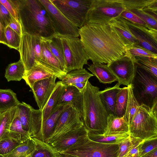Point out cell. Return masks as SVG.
I'll return each instance as SVG.
<instances>
[{"instance_id": "836d02e7", "label": "cell", "mask_w": 157, "mask_h": 157, "mask_svg": "<svg viewBox=\"0 0 157 157\" xmlns=\"http://www.w3.org/2000/svg\"><path fill=\"white\" fill-rule=\"evenodd\" d=\"M128 87V100L126 110L124 117L128 126L132 118L140 104L134 95L132 83L127 86Z\"/></svg>"}, {"instance_id": "f546056e", "label": "cell", "mask_w": 157, "mask_h": 157, "mask_svg": "<svg viewBox=\"0 0 157 157\" xmlns=\"http://www.w3.org/2000/svg\"><path fill=\"white\" fill-rule=\"evenodd\" d=\"M35 149V144L31 137L20 143L9 153L0 157H31Z\"/></svg>"}, {"instance_id": "f6af8a7d", "label": "cell", "mask_w": 157, "mask_h": 157, "mask_svg": "<svg viewBox=\"0 0 157 157\" xmlns=\"http://www.w3.org/2000/svg\"><path fill=\"white\" fill-rule=\"evenodd\" d=\"M119 16L128 20L135 24L144 26L148 29H152L149 27L144 21L139 17L126 9L123 11Z\"/></svg>"}, {"instance_id": "ab89813d", "label": "cell", "mask_w": 157, "mask_h": 157, "mask_svg": "<svg viewBox=\"0 0 157 157\" xmlns=\"http://www.w3.org/2000/svg\"><path fill=\"white\" fill-rule=\"evenodd\" d=\"M144 140L130 136L119 144V150L117 157H122L135 146L137 145Z\"/></svg>"}, {"instance_id": "484cf974", "label": "cell", "mask_w": 157, "mask_h": 157, "mask_svg": "<svg viewBox=\"0 0 157 157\" xmlns=\"http://www.w3.org/2000/svg\"><path fill=\"white\" fill-rule=\"evenodd\" d=\"M129 133L128 125L124 117L118 118L114 115L109 114L107 127L105 135H114Z\"/></svg>"}, {"instance_id": "9f6ffc18", "label": "cell", "mask_w": 157, "mask_h": 157, "mask_svg": "<svg viewBox=\"0 0 157 157\" xmlns=\"http://www.w3.org/2000/svg\"><path fill=\"white\" fill-rule=\"evenodd\" d=\"M122 157H127L125 155L123 156Z\"/></svg>"}, {"instance_id": "74e56055", "label": "cell", "mask_w": 157, "mask_h": 157, "mask_svg": "<svg viewBox=\"0 0 157 157\" xmlns=\"http://www.w3.org/2000/svg\"><path fill=\"white\" fill-rule=\"evenodd\" d=\"M16 110V106L0 113V140L8 132Z\"/></svg>"}, {"instance_id": "f5cc1de1", "label": "cell", "mask_w": 157, "mask_h": 157, "mask_svg": "<svg viewBox=\"0 0 157 157\" xmlns=\"http://www.w3.org/2000/svg\"><path fill=\"white\" fill-rule=\"evenodd\" d=\"M140 157H157V148L153 149Z\"/></svg>"}, {"instance_id": "7a4b0ae2", "label": "cell", "mask_w": 157, "mask_h": 157, "mask_svg": "<svg viewBox=\"0 0 157 157\" xmlns=\"http://www.w3.org/2000/svg\"><path fill=\"white\" fill-rule=\"evenodd\" d=\"M22 33L48 38L55 34L48 13L39 0H13Z\"/></svg>"}, {"instance_id": "f1b7e54d", "label": "cell", "mask_w": 157, "mask_h": 157, "mask_svg": "<svg viewBox=\"0 0 157 157\" xmlns=\"http://www.w3.org/2000/svg\"><path fill=\"white\" fill-rule=\"evenodd\" d=\"M94 76L85 68H82L67 73L61 81L63 85L67 86L76 83L86 82L90 78Z\"/></svg>"}, {"instance_id": "ffe728a7", "label": "cell", "mask_w": 157, "mask_h": 157, "mask_svg": "<svg viewBox=\"0 0 157 157\" xmlns=\"http://www.w3.org/2000/svg\"><path fill=\"white\" fill-rule=\"evenodd\" d=\"M70 106V105H59L55 111L43 123L40 132L34 137L47 143L59 116Z\"/></svg>"}, {"instance_id": "816d5d0a", "label": "cell", "mask_w": 157, "mask_h": 157, "mask_svg": "<svg viewBox=\"0 0 157 157\" xmlns=\"http://www.w3.org/2000/svg\"><path fill=\"white\" fill-rule=\"evenodd\" d=\"M5 28L0 22V43L6 44V40L4 33Z\"/></svg>"}, {"instance_id": "8fae6325", "label": "cell", "mask_w": 157, "mask_h": 157, "mask_svg": "<svg viewBox=\"0 0 157 157\" xmlns=\"http://www.w3.org/2000/svg\"><path fill=\"white\" fill-rule=\"evenodd\" d=\"M107 65L117 78L120 84L127 86L132 83L137 67L135 58L127 51L124 56Z\"/></svg>"}, {"instance_id": "30bf717a", "label": "cell", "mask_w": 157, "mask_h": 157, "mask_svg": "<svg viewBox=\"0 0 157 157\" xmlns=\"http://www.w3.org/2000/svg\"><path fill=\"white\" fill-rule=\"evenodd\" d=\"M46 9L55 34L67 37H78L79 28L67 18L51 0H39Z\"/></svg>"}, {"instance_id": "5bb4252c", "label": "cell", "mask_w": 157, "mask_h": 157, "mask_svg": "<svg viewBox=\"0 0 157 157\" xmlns=\"http://www.w3.org/2000/svg\"><path fill=\"white\" fill-rule=\"evenodd\" d=\"M119 17L138 41V46L157 54V30L135 24Z\"/></svg>"}, {"instance_id": "44dd1931", "label": "cell", "mask_w": 157, "mask_h": 157, "mask_svg": "<svg viewBox=\"0 0 157 157\" xmlns=\"http://www.w3.org/2000/svg\"><path fill=\"white\" fill-rule=\"evenodd\" d=\"M108 25L114 30L126 48L134 45L138 46V41L130 32L119 16L112 19Z\"/></svg>"}, {"instance_id": "4dcf8cb0", "label": "cell", "mask_w": 157, "mask_h": 157, "mask_svg": "<svg viewBox=\"0 0 157 157\" xmlns=\"http://www.w3.org/2000/svg\"><path fill=\"white\" fill-rule=\"evenodd\" d=\"M35 146V151L31 157H60L59 153L50 144L34 137H31Z\"/></svg>"}, {"instance_id": "1f68e13d", "label": "cell", "mask_w": 157, "mask_h": 157, "mask_svg": "<svg viewBox=\"0 0 157 157\" xmlns=\"http://www.w3.org/2000/svg\"><path fill=\"white\" fill-rule=\"evenodd\" d=\"M20 103L12 90L0 89V113L17 106Z\"/></svg>"}, {"instance_id": "603a6c76", "label": "cell", "mask_w": 157, "mask_h": 157, "mask_svg": "<svg viewBox=\"0 0 157 157\" xmlns=\"http://www.w3.org/2000/svg\"><path fill=\"white\" fill-rule=\"evenodd\" d=\"M41 48L42 60L44 62L52 68L57 75V78L61 80L67 73L60 62L47 47L43 37H41Z\"/></svg>"}, {"instance_id": "7402d4cb", "label": "cell", "mask_w": 157, "mask_h": 157, "mask_svg": "<svg viewBox=\"0 0 157 157\" xmlns=\"http://www.w3.org/2000/svg\"><path fill=\"white\" fill-rule=\"evenodd\" d=\"M65 87L66 86L61 81L56 83L54 89L42 110V125L58 106L59 103Z\"/></svg>"}, {"instance_id": "7bdbcfd3", "label": "cell", "mask_w": 157, "mask_h": 157, "mask_svg": "<svg viewBox=\"0 0 157 157\" xmlns=\"http://www.w3.org/2000/svg\"><path fill=\"white\" fill-rule=\"evenodd\" d=\"M20 144L7 135L0 140V155L9 153Z\"/></svg>"}, {"instance_id": "d590c367", "label": "cell", "mask_w": 157, "mask_h": 157, "mask_svg": "<svg viewBox=\"0 0 157 157\" xmlns=\"http://www.w3.org/2000/svg\"><path fill=\"white\" fill-rule=\"evenodd\" d=\"M129 133L114 135H96L88 133V136L91 140L98 142L109 144H119L129 136Z\"/></svg>"}, {"instance_id": "681fc988", "label": "cell", "mask_w": 157, "mask_h": 157, "mask_svg": "<svg viewBox=\"0 0 157 157\" xmlns=\"http://www.w3.org/2000/svg\"><path fill=\"white\" fill-rule=\"evenodd\" d=\"M7 26L10 27L21 36L22 35V28L19 21L14 19Z\"/></svg>"}, {"instance_id": "9a60e30c", "label": "cell", "mask_w": 157, "mask_h": 157, "mask_svg": "<svg viewBox=\"0 0 157 157\" xmlns=\"http://www.w3.org/2000/svg\"><path fill=\"white\" fill-rule=\"evenodd\" d=\"M57 76L53 75L35 82L30 91L40 109L42 110L55 88Z\"/></svg>"}, {"instance_id": "c3c4849f", "label": "cell", "mask_w": 157, "mask_h": 157, "mask_svg": "<svg viewBox=\"0 0 157 157\" xmlns=\"http://www.w3.org/2000/svg\"><path fill=\"white\" fill-rule=\"evenodd\" d=\"M0 2L6 8L14 18L19 21L17 9L13 0H0Z\"/></svg>"}, {"instance_id": "ac0fdd59", "label": "cell", "mask_w": 157, "mask_h": 157, "mask_svg": "<svg viewBox=\"0 0 157 157\" xmlns=\"http://www.w3.org/2000/svg\"><path fill=\"white\" fill-rule=\"evenodd\" d=\"M57 75L51 67L43 62L37 61L31 69L26 72L23 79L32 89L36 82Z\"/></svg>"}, {"instance_id": "2e32d148", "label": "cell", "mask_w": 157, "mask_h": 157, "mask_svg": "<svg viewBox=\"0 0 157 157\" xmlns=\"http://www.w3.org/2000/svg\"><path fill=\"white\" fill-rule=\"evenodd\" d=\"M140 68H137L135 76L141 90V96L142 98L150 100L151 107L154 101L157 99V84L156 80L147 72H144Z\"/></svg>"}, {"instance_id": "b9f144b4", "label": "cell", "mask_w": 157, "mask_h": 157, "mask_svg": "<svg viewBox=\"0 0 157 157\" xmlns=\"http://www.w3.org/2000/svg\"><path fill=\"white\" fill-rule=\"evenodd\" d=\"M126 51L133 57H147L157 59V54L137 45L126 48Z\"/></svg>"}, {"instance_id": "d6a6232c", "label": "cell", "mask_w": 157, "mask_h": 157, "mask_svg": "<svg viewBox=\"0 0 157 157\" xmlns=\"http://www.w3.org/2000/svg\"><path fill=\"white\" fill-rule=\"evenodd\" d=\"M25 73V66L20 59L18 61L8 66L6 69L5 77L8 82L20 81L23 79Z\"/></svg>"}, {"instance_id": "d4e9b609", "label": "cell", "mask_w": 157, "mask_h": 157, "mask_svg": "<svg viewBox=\"0 0 157 157\" xmlns=\"http://www.w3.org/2000/svg\"><path fill=\"white\" fill-rule=\"evenodd\" d=\"M117 83L114 86L99 92V94L108 114L114 115V107L117 94L120 89Z\"/></svg>"}, {"instance_id": "8992f818", "label": "cell", "mask_w": 157, "mask_h": 157, "mask_svg": "<svg viewBox=\"0 0 157 157\" xmlns=\"http://www.w3.org/2000/svg\"><path fill=\"white\" fill-rule=\"evenodd\" d=\"M119 144H104L93 141L88 135L65 151L78 157H117Z\"/></svg>"}, {"instance_id": "ee69618b", "label": "cell", "mask_w": 157, "mask_h": 157, "mask_svg": "<svg viewBox=\"0 0 157 157\" xmlns=\"http://www.w3.org/2000/svg\"><path fill=\"white\" fill-rule=\"evenodd\" d=\"M128 10L139 17L150 28L157 30V20L142 9H132Z\"/></svg>"}, {"instance_id": "7c38bea8", "label": "cell", "mask_w": 157, "mask_h": 157, "mask_svg": "<svg viewBox=\"0 0 157 157\" xmlns=\"http://www.w3.org/2000/svg\"><path fill=\"white\" fill-rule=\"evenodd\" d=\"M83 125L77 111L71 105L61 114L47 143L50 144L68 132Z\"/></svg>"}, {"instance_id": "3957f363", "label": "cell", "mask_w": 157, "mask_h": 157, "mask_svg": "<svg viewBox=\"0 0 157 157\" xmlns=\"http://www.w3.org/2000/svg\"><path fill=\"white\" fill-rule=\"evenodd\" d=\"M99 88L88 80L82 91L83 98L81 121L88 133L103 135L107 127L109 115L99 94Z\"/></svg>"}, {"instance_id": "4fadbf2b", "label": "cell", "mask_w": 157, "mask_h": 157, "mask_svg": "<svg viewBox=\"0 0 157 157\" xmlns=\"http://www.w3.org/2000/svg\"><path fill=\"white\" fill-rule=\"evenodd\" d=\"M16 112L24 130L31 137H35L41 127L42 111L22 102L17 106Z\"/></svg>"}, {"instance_id": "d6986e66", "label": "cell", "mask_w": 157, "mask_h": 157, "mask_svg": "<svg viewBox=\"0 0 157 157\" xmlns=\"http://www.w3.org/2000/svg\"><path fill=\"white\" fill-rule=\"evenodd\" d=\"M70 105L78 112L80 119L82 116L83 98L82 92L72 86H66L58 105Z\"/></svg>"}, {"instance_id": "db71d44e", "label": "cell", "mask_w": 157, "mask_h": 157, "mask_svg": "<svg viewBox=\"0 0 157 157\" xmlns=\"http://www.w3.org/2000/svg\"><path fill=\"white\" fill-rule=\"evenodd\" d=\"M86 82L76 83L73 84L72 86L75 87L80 91L82 92L86 85Z\"/></svg>"}, {"instance_id": "8d00e7d4", "label": "cell", "mask_w": 157, "mask_h": 157, "mask_svg": "<svg viewBox=\"0 0 157 157\" xmlns=\"http://www.w3.org/2000/svg\"><path fill=\"white\" fill-rule=\"evenodd\" d=\"M137 67L144 70L156 80L157 77V59L135 57Z\"/></svg>"}, {"instance_id": "11a10c76", "label": "cell", "mask_w": 157, "mask_h": 157, "mask_svg": "<svg viewBox=\"0 0 157 157\" xmlns=\"http://www.w3.org/2000/svg\"><path fill=\"white\" fill-rule=\"evenodd\" d=\"M59 154L60 157H78L63 153H59Z\"/></svg>"}, {"instance_id": "60d3db41", "label": "cell", "mask_w": 157, "mask_h": 157, "mask_svg": "<svg viewBox=\"0 0 157 157\" xmlns=\"http://www.w3.org/2000/svg\"><path fill=\"white\" fill-rule=\"evenodd\" d=\"M126 9H143L148 7L157 0H122Z\"/></svg>"}, {"instance_id": "6da1fadb", "label": "cell", "mask_w": 157, "mask_h": 157, "mask_svg": "<svg viewBox=\"0 0 157 157\" xmlns=\"http://www.w3.org/2000/svg\"><path fill=\"white\" fill-rule=\"evenodd\" d=\"M80 40L93 63L108 64L124 56L126 48L111 26L94 23L79 29Z\"/></svg>"}, {"instance_id": "277c9868", "label": "cell", "mask_w": 157, "mask_h": 157, "mask_svg": "<svg viewBox=\"0 0 157 157\" xmlns=\"http://www.w3.org/2000/svg\"><path fill=\"white\" fill-rule=\"evenodd\" d=\"M157 103L140 104L129 125L130 135L144 140L157 138Z\"/></svg>"}, {"instance_id": "7dc6e473", "label": "cell", "mask_w": 157, "mask_h": 157, "mask_svg": "<svg viewBox=\"0 0 157 157\" xmlns=\"http://www.w3.org/2000/svg\"><path fill=\"white\" fill-rule=\"evenodd\" d=\"M14 19L7 10L0 2V22L3 26L5 28L7 27Z\"/></svg>"}, {"instance_id": "e0dca14e", "label": "cell", "mask_w": 157, "mask_h": 157, "mask_svg": "<svg viewBox=\"0 0 157 157\" xmlns=\"http://www.w3.org/2000/svg\"><path fill=\"white\" fill-rule=\"evenodd\" d=\"M88 132L83 125L68 132L50 144L56 151L61 153L86 136Z\"/></svg>"}, {"instance_id": "bcb514c9", "label": "cell", "mask_w": 157, "mask_h": 157, "mask_svg": "<svg viewBox=\"0 0 157 157\" xmlns=\"http://www.w3.org/2000/svg\"><path fill=\"white\" fill-rule=\"evenodd\" d=\"M157 148V138L144 141L139 145L140 157Z\"/></svg>"}, {"instance_id": "cb8c5ba5", "label": "cell", "mask_w": 157, "mask_h": 157, "mask_svg": "<svg viewBox=\"0 0 157 157\" xmlns=\"http://www.w3.org/2000/svg\"><path fill=\"white\" fill-rule=\"evenodd\" d=\"M87 69L104 84L111 83L117 81V79L108 67L107 65L99 63H93Z\"/></svg>"}, {"instance_id": "f907efd6", "label": "cell", "mask_w": 157, "mask_h": 157, "mask_svg": "<svg viewBox=\"0 0 157 157\" xmlns=\"http://www.w3.org/2000/svg\"><path fill=\"white\" fill-rule=\"evenodd\" d=\"M140 144L135 146L125 155L127 157H140L139 145Z\"/></svg>"}, {"instance_id": "9c48e42d", "label": "cell", "mask_w": 157, "mask_h": 157, "mask_svg": "<svg viewBox=\"0 0 157 157\" xmlns=\"http://www.w3.org/2000/svg\"><path fill=\"white\" fill-rule=\"evenodd\" d=\"M41 37L23 33L18 51L23 62L25 72L31 69L37 61H41Z\"/></svg>"}, {"instance_id": "ba28073f", "label": "cell", "mask_w": 157, "mask_h": 157, "mask_svg": "<svg viewBox=\"0 0 157 157\" xmlns=\"http://www.w3.org/2000/svg\"><path fill=\"white\" fill-rule=\"evenodd\" d=\"M70 21L79 29L84 25L92 0H51Z\"/></svg>"}, {"instance_id": "4316f807", "label": "cell", "mask_w": 157, "mask_h": 157, "mask_svg": "<svg viewBox=\"0 0 157 157\" xmlns=\"http://www.w3.org/2000/svg\"><path fill=\"white\" fill-rule=\"evenodd\" d=\"M6 134L9 137L19 143L31 137L23 128L16 112Z\"/></svg>"}, {"instance_id": "5b68a950", "label": "cell", "mask_w": 157, "mask_h": 157, "mask_svg": "<svg viewBox=\"0 0 157 157\" xmlns=\"http://www.w3.org/2000/svg\"><path fill=\"white\" fill-rule=\"evenodd\" d=\"M125 9L122 0H92L84 25L89 23L108 25Z\"/></svg>"}, {"instance_id": "83f0119b", "label": "cell", "mask_w": 157, "mask_h": 157, "mask_svg": "<svg viewBox=\"0 0 157 157\" xmlns=\"http://www.w3.org/2000/svg\"><path fill=\"white\" fill-rule=\"evenodd\" d=\"M43 38L47 47L59 61L65 70V62L62 46L59 35L55 34L48 38Z\"/></svg>"}, {"instance_id": "f35d334b", "label": "cell", "mask_w": 157, "mask_h": 157, "mask_svg": "<svg viewBox=\"0 0 157 157\" xmlns=\"http://www.w3.org/2000/svg\"><path fill=\"white\" fill-rule=\"evenodd\" d=\"M4 33L5 45L11 48H13L18 51L21 36L8 26L5 28Z\"/></svg>"}, {"instance_id": "e575fe53", "label": "cell", "mask_w": 157, "mask_h": 157, "mask_svg": "<svg viewBox=\"0 0 157 157\" xmlns=\"http://www.w3.org/2000/svg\"><path fill=\"white\" fill-rule=\"evenodd\" d=\"M128 87L120 88L117 94L114 107V115L121 118L124 115L128 100Z\"/></svg>"}, {"instance_id": "52a82bcc", "label": "cell", "mask_w": 157, "mask_h": 157, "mask_svg": "<svg viewBox=\"0 0 157 157\" xmlns=\"http://www.w3.org/2000/svg\"><path fill=\"white\" fill-rule=\"evenodd\" d=\"M58 35L63 47L66 72L82 68L89 59L80 39Z\"/></svg>"}]
</instances>
